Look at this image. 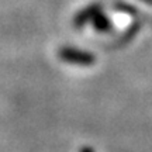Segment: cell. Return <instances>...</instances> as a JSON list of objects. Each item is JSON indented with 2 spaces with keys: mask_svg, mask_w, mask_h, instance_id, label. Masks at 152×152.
Wrapping results in <instances>:
<instances>
[{
  "mask_svg": "<svg viewBox=\"0 0 152 152\" xmlns=\"http://www.w3.org/2000/svg\"><path fill=\"white\" fill-rule=\"evenodd\" d=\"M59 58L66 64L71 65H79V66H89L94 64V56L90 52L82 51V49L65 47L59 51Z\"/></svg>",
  "mask_w": 152,
  "mask_h": 152,
  "instance_id": "cell-1",
  "label": "cell"
},
{
  "mask_svg": "<svg viewBox=\"0 0 152 152\" xmlns=\"http://www.w3.org/2000/svg\"><path fill=\"white\" fill-rule=\"evenodd\" d=\"M94 27H96V30H99V31H107L109 30V21L104 18V16H96V18H94Z\"/></svg>",
  "mask_w": 152,
  "mask_h": 152,
  "instance_id": "cell-2",
  "label": "cell"
},
{
  "mask_svg": "<svg viewBox=\"0 0 152 152\" xmlns=\"http://www.w3.org/2000/svg\"><path fill=\"white\" fill-rule=\"evenodd\" d=\"M82 152H93V149H92V148H83V149H82Z\"/></svg>",
  "mask_w": 152,
  "mask_h": 152,
  "instance_id": "cell-3",
  "label": "cell"
}]
</instances>
